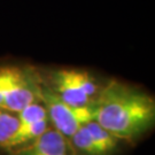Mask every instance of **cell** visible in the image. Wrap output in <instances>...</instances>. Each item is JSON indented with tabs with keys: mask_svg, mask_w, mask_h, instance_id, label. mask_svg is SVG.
I'll use <instances>...</instances> for the list:
<instances>
[{
	"mask_svg": "<svg viewBox=\"0 0 155 155\" xmlns=\"http://www.w3.org/2000/svg\"><path fill=\"white\" fill-rule=\"evenodd\" d=\"M39 100L46 108L50 124L68 140L82 125L93 121L95 117V106L75 108L66 105L43 86L41 82Z\"/></svg>",
	"mask_w": 155,
	"mask_h": 155,
	"instance_id": "cell-4",
	"label": "cell"
},
{
	"mask_svg": "<svg viewBox=\"0 0 155 155\" xmlns=\"http://www.w3.org/2000/svg\"><path fill=\"white\" fill-rule=\"evenodd\" d=\"M39 69L41 85L66 105L83 108L93 107L106 82L94 72L81 68Z\"/></svg>",
	"mask_w": 155,
	"mask_h": 155,
	"instance_id": "cell-2",
	"label": "cell"
},
{
	"mask_svg": "<svg viewBox=\"0 0 155 155\" xmlns=\"http://www.w3.org/2000/svg\"><path fill=\"white\" fill-rule=\"evenodd\" d=\"M85 125L87 127L92 136L98 155H114L118 150L121 140L113 136L110 132H108L99 123L93 120L87 122Z\"/></svg>",
	"mask_w": 155,
	"mask_h": 155,
	"instance_id": "cell-6",
	"label": "cell"
},
{
	"mask_svg": "<svg viewBox=\"0 0 155 155\" xmlns=\"http://www.w3.org/2000/svg\"><path fill=\"white\" fill-rule=\"evenodd\" d=\"M39 69L30 64L0 66V109L20 113L39 100Z\"/></svg>",
	"mask_w": 155,
	"mask_h": 155,
	"instance_id": "cell-3",
	"label": "cell"
},
{
	"mask_svg": "<svg viewBox=\"0 0 155 155\" xmlns=\"http://www.w3.org/2000/svg\"><path fill=\"white\" fill-rule=\"evenodd\" d=\"M18 127L17 114L0 109V150L5 152Z\"/></svg>",
	"mask_w": 155,
	"mask_h": 155,
	"instance_id": "cell-7",
	"label": "cell"
},
{
	"mask_svg": "<svg viewBox=\"0 0 155 155\" xmlns=\"http://www.w3.org/2000/svg\"><path fill=\"white\" fill-rule=\"evenodd\" d=\"M94 121L121 141L134 143L155 123V100L140 87L109 79L95 102Z\"/></svg>",
	"mask_w": 155,
	"mask_h": 155,
	"instance_id": "cell-1",
	"label": "cell"
},
{
	"mask_svg": "<svg viewBox=\"0 0 155 155\" xmlns=\"http://www.w3.org/2000/svg\"><path fill=\"white\" fill-rule=\"evenodd\" d=\"M6 155H75L68 139L50 127L32 143L5 152Z\"/></svg>",
	"mask_w": 155,
	"mask_h": 155,
	"instance_id": "cell-5",
	"label": "cell"
}]
</instances>
